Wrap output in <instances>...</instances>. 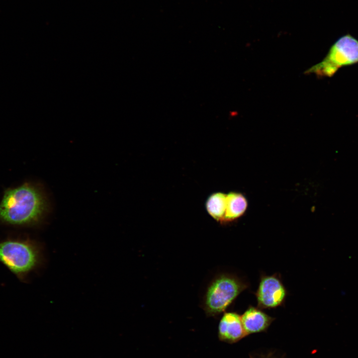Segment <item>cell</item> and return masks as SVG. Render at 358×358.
<instances>
[{"mask_svg":"<svg viewBox=\"0 0 358 358\" xmlns=\"http://www.w3.org/2000/svg\"><path fill=\"white\" fill-rule=\"evenodd\" d=\"M49 208L48 199L42 188L26 183L5 191L0 203V220L12 226L34 225L42 221Z\"/></svg>","mask_w":358,"mask_h":358,"instance_id":"1","label":"cell"},{"mask_svg":"<svg viewBox=\"0 0 358 358\" xmlns=\"http://www.w3.org/2000/svg\"><path fill=\"white\" fill-rule=\"evenodd\" d=\"M43 254L38 243L29 238H7L0 241V263L20 281L41 265Z\"/></svg>","mask_w":358,"mask_h":358,"instance_id":"2","label":"cell"},{"mask_svg":"<svg viewBox=\"0 0 358 358\" xmlns=\"http://www.w3.org/2000/svg\"><path fill=\"white\" fill-rule=\"evenodd\" d=\"M249 287L248 283L236 275L223 273L214 278L205 294L203 308L207 316L216 317Z\"/></svg>","mask_w":358,"mask_h":358,"instance_id":"3","label":"cell"},{"mask_svg":"<svg viewBox=\"0 0 358 358\" xmlns=\"http://www.w3.org/2000/svg\"><path fill=\"white\" fill-rule=\"evenodd\" d=\"M358 63V40L350 34L340 37L325 58L310 71L318 76L332 77L342 67Z\"/></svg>","mask_w":358,"mask_h":358,"instance_id":"4","label":"cell"},{"mask_svg":"<svg viewBox=\"0 0 358 358\" xmlns=\"http://www.w3.org/2000/svg\"><path fill=\"white\" fill-rule=\"evenodd\" d=\"M287 291L280 275L261 274L258 289L255 292L257 307L261 309L275 308L285 302Z\"/></svg>","mask_w":358,"mask_h":358,"instance_id":"5","label":"cell"},{"mask_svg":"<svg viewBox=\"0 0 358 358\" xmlns=\"http://www.w3.org/2000/svg\"><path fill=\"white\" fill-rule=\"evenodd\" d=\"M218 335L220 341L229 344L236 343L246 336L241 315L235 312H225L219 323Z\"/></svg>","mask_w":358,"mask_h":358,"instance_id":"6","label":"cell"},{"mask_svg":"<svg viewBox=\"0 0 358 358\" xmlns=\"http://www.w3.org/2000/svg\"><path fill=\"white\" fill-rule=\"evenodd\" d=\"M241 319L247 335L266 331L274 320L261 308L251 305L241 315Z\"/></svg>","mask_w":358,"mask_h":358,"instance_id":"7","label":"cell"},{"mask_svg":"<svg viewBox=\"0 0 358 358\" xmlns=\"http://www.w3.org/2000/svg\"><path fill=\"white\" fill-rule=\"evenodd\" d=\"M248 207V201L241 193L230 192L227 194L226 209L222 224L230 223L242 216Z\"/></svg>","mask_w":358,"mask_h":358,"instance_id":"8","label":"cell"},{"mask_svg":"<svg viewBox=\"0 0 358 358\" xmlns=\"http://www.w3.org/2000/svg\"><path fill=\"white\" fill-rule=\"evenodd\" d=\"M227 194L222 192L210 194L205 202L208 214L216 221L222 224L226 209Z\"/></svg>","mask_w":358,"mask_h":358,"instance_id":"9","label":"cell"}]
</instances>
